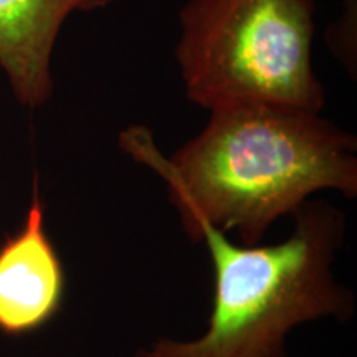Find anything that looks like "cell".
Returning <instances> with one entry per match:
<instances>
[{"mask_svg": "<svg viewBox=\"0 0 357 357\" xmlns=\"http://www.w3.org/2000/svg\"><path fill=\"white\" fill-rule=\"evenodd\" d=\"M178 22L176 60L192 102L208 111L263 102L321 113L314 0H189Z\"/></svg>", "mask_w": 357, "mask_h": 357, "instance_id": "cell-3", "label": "cell"}, {"mask_svg": "<svg viewBox=\"0 0 357 357\" xmlns=\"http://www.w3.org/2000/svg\"><path fill=\"white\" fill-rule=\"evenodd\" d=\"M65 288L63 263L45 229L35 187L22 229L0 243V334L40 331L60 312Z\"/></svg>", "mask_w": 357, "mask_h": 357, "instance_id": "cell-4", "label": "cell"}, {"mask_svg": "<svg viewBox=\"0 0 357 357\" xmlns=\"http://www.w3.org/2000/svg\"><path fill=\"white\" fill-rule=\"evenodd\" d=\"M118 0H0V68L20 105L38 108L53 93L52 55L73 12H91Z\"/></svg>", "mask_w": 357, "mask_h": 357, "instance_id": "cell-5", "label": "cell"}, {"mask_svg": "<svg viewBox=\"0 0 357 357\" xmlns=\"http://www.w3.org/2000/svg\"><path fill=\"white\" fill-rule=\"evenodd\" d=\"M293 215V234L276 245H236L199 225L190 240L207 245L213 268L207 329L194 341L162 337L132 357H288L287 337L296 326L351 319L354 294L333 273L344 215L318 200H306Z\"/></svg>", "mask_w": 357, "mask_h": 357, "instance_id": "cell-2", "label": "cell"}, {"mask_svg": "<svg viewBox=\"0 0 357 357\" xmlns=\"http://www.w3.org/2000/svg\"><path fill=\"white\" fill-rule=\"evenodd\" d=\"M121 147L164 178L189 238L205 223L253 247L316 192L357 195L356 137L316 111L230 105L169 159L144 128L124 131Z\"/></svg>", "mask_w": 357, "mask_h": 357, "instance_id": "cell-1", "label": "cell"}]
</instances>
